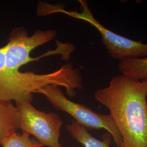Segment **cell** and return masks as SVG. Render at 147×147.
I'll use <instances>...</instances> for the list:
<instances>
[{"label": "cell", "mask_w": 147, "mask_h": 147, "mask_svg": "<svg viewBox=\"0 0 147 147\" xmlns=\"http://www.w3.org/2000/svg\"><path fill=\"white\" fill-rule=\"evenodd\" d=\"M94 98L110 111L122 147H147V79L115 76Z\"/></svg>", "instance_id": "6da1fadb"}, {"label": "cell", "mask_w": 147, "mask_h": 147, "mask_svg": "<svg viewBox=\"0 0 147 147\" xmlns=\"http://www.w3.org/2000/svg\"><path fill=\"white\" fill-rule=\"evenodd\" d=\"M81 11H68L60 7L49 5L47 14L61 13L75 19L81 20L94 27L100 33L102 43L111 56L120 61L131 58H143L147 56V44L136 41L118 34L104 26L98 21L89 9L86 1H79Z\"/></svg>", "instance_id": "7a4b0ae2"}, {"label": "cell", "mask_w": 147, "mask_h": 147, "mask_svg": "<svg viewBox=\"0 0 147 147\" xmlns=\"http://www.w3.org/2000/svg\"><path fill=\"white\" fill-rule=\"evenodd\" d=\"M37 93L44 95L55 109L68 113L88 131L100 129L106 130L111 135L117 147H122L121 134L109 115H101L84 105L71 101L58 86H47Z\"/></svg>", "instance_id": "3957f363"}, {"label": "cell", "mask_w": 147, "mask_h": 147, "mask_svg": "<svg viewBox=\"0 0 147 147\" xmlns=\"http://www.w3.org/2000/svg\"><path fill=\"white\" fill-rule=\"evenodd\" d=\"M53 82L51 74L10 71L6 65L5 47H0V100L32 102L34 93Z\"/></svg>", "instance_id": "277c9868"}, {"label": "cell", "mask_w": 147, "mask_h": 147, "mask_svg": "<svg viewBox=\"0 0 147 147\" xmlns=\"http://www.w3.org/2000/svg\"><path fill=\"white\" fill-rule=\"evenodd\" d=\"M16 106L22 134L33 136L42 147H62L59 137L63 121L58 114L38 110L28 100L16 102Z\"/></svg>", "instance_id": "5b68a950"}, {"label": "cell", "mask_w": 147, "mask_h": 147, "mask_svg": "<svg viewBox=\"0 0 147 147\" xmlns=\"http://www.w3.org/2000/svg\"><path fill=\"white\" fill-rule=\"evenodd\" d=\"M53 30H38L32 36H28L23 27L14 28L8 38V42L5 47L7 67L10 71H20L22 66L37 60L30 56L36 48L50 42L56 36Z\"/></svg>", "instance_id": "8992f818"}, {"label": "cell", "mask_w": 147, "mask_h": 147, "mask_svg": "<svg viewBox=\"0 0 147 147\" xmlns=\"http://www.w3.org/2000/svg\"><path fill=\"white\" fill-rule=\"evenodd\" d=\"M20 129V119L12 101L0 100V146Z\"/></svg>", "instance_id": "52a82bcc"}, {"label": "cell", "mask_w": 147, "mask_h": 147, "mask_svg": "<svg viewBox=\"0 0 147 147\" xmlns=\"http://www.w3.org/2000/svg\"><path fill=\"white\" fill-rule=\"evenodd\" d=\"M66 129L74 139L84 147H110L112 138L109 133L104 135L102 140L100 141L93 136L86 128L74 120L66 125Z\"/></svg>", "instance_id": "ba28073f"}, {"label": "cell", "mask_w": 147, "mask_h": 147, "mask_svg": "<svg viewBox=\"0 0 147 147\" xmlns=\"http://www.w3.org/2000/svg\"><path fill=\"white\" fill-rule=\"evenodd\" d=\"M118 68L126 76L137 80L147 79V57L121 60Z\"/></svg>", "instance_id": "9c48e42d"}, {"label": "cell", "mask_w": 147, "mask_h": 147, "mask_svg": "<svg viewBox=\"0 0 147 147\" xmlns=\"http://www.w3.org/2000/svg\"><path fill=\"white\" fill-rule=\"evenodd\" d=\"M3 147H43L36 138L25 134L16 133L3 143Z\"/></svg>", "instance_id": "30bf717a"}]
</instances>
